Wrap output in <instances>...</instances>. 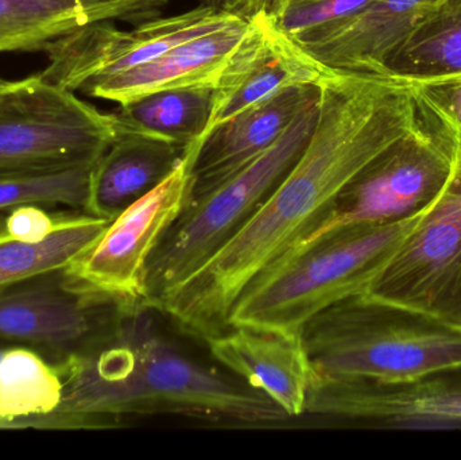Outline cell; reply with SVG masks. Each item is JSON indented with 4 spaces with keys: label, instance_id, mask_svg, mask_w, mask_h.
I'll return each mask as SVG.
<instances>
[{
    "label": "cell",
    "instance_id": "6da1fadb",
    "mask_svg": "<svg viewBox=\"0 0 461 460\" xmlns=\"http://www.w3.org/2000/svg\"><path fill=\"white\" fill-rule=\"evenodd\" d=\"M308 145L259 210L158 312L207 342L226 331L246 286L324 218L339 194L390 145L411 131L419 108L409 81L330 70Z\"/></svg>",
    "mask_w": 461,
    "mask_h": 460
},
{
    "label": "cell",
    "instance_id": "7a4b0ae2",
    "mask_svg": "<svg viewBox=\"0 0 461 460\" xmlns=\"http://www.w3.org/2000/svg\"><path fill=\"white\" fill-rule=\"evenodd\" d=\"M146 311H116L84 347L54 364L62 401L42 428H103L124 418L159 415L270 428L292 419L226 369L165 339Z\"/></svg>",
    "mask_w": 461,
    "mask_h": 460
},
{
    "label": "cell",
    "instance_id": "3957f363",
    "mask_svg": "<svg viewBox=\"0 0 461 460\" xmlns=\"http://www.w3.org/2000/svg\"><path fill=\"white\" fill-rule=\"evenodd\" d=\"M432 202L398 221L344 227L295 246L241 292L230 308L229 327L301 334L322 311L363 296Z\"/></svg>",
    "mask_w": 461,
    "mask_h": 460
},
{
    "label": "cell",
    "instance_id": "277c9868",
    "mask_svg": "<svg viewBox=\"0 0 461 460\" xmlns=\"http://www.w3.org/2000/svg\"><path fill=\"white\" fill-rule=\"evenodd\" d=\"M301 338L313 377L400 383L461 370V332L363 296L322 311Z\"/></svg>",
    "mask_w": 461,
    "mask_h": 460
},
{
    "label": "cell",
    "instance_id": "5b68a950",
    "mask_svg": "<svg viewBox=\"0 0 461 460\" xmlns=\"http://www.w3.org/2000/svg\"><path fill=\"white\" fill-rule=\"evenodd\" d=\"M319 100L259 157L210 191L189 199L151 254L146 272V310H158L259 210L308 145Z\"/></svg>",
    "mask_w": 461,
    "mask_h": 460
},
{
    "label": "cell",
    "instance_id": "8992f818",
    "mask_svg": "<svg viewBox=\"0 0 461 460\" xmlns=\"http://www.w3.org/2000/svg\"><path fill=\"white\" fill-rule=\"evenodd\" d=\"M113 138L110 113L38 75L0 94V177L96 162Z\"/></svg>",
    "mask_w": 461,
    "mask_h": 460
},
{
    "label": "cell",
    "instance_id": "52a82bcc",
    "mask_svg": "<svg viewBox=\"0 0 461 460\" xmlns=\"http://www.w3.org/2000/svg\"><path fill=\"white\" fill-rule=\"evenodd\" d=\"M419 113L416 126L368 164L295 246L344 227L398 221L438 196L454 169L457 143L420 108Z\"/></svg>",
    "mask_w": 461,
    "mask_h": 460
},
{
    "label": "cell",
    "instance_id": "ba28073f",
    "mask_svg": "<svg viewBox=\"0 0 461 460\" xmlns=\"http://www.w3.org/2000/svg\"><path fill=\"white\" fill-rule=\"evenodd\" d=\"M363 297L461 332V150L424 218Z\"/></svg>",
    "mask_w": 461,
    "mask_h": 460
},
{
    "label": "cell",
    "instance_id": "9c48e42d",
    "mask_svg": "<svg viewBox=\"0 0 461 460\" xmlns=\"http://www.w3.org/2000/svg\"><path fill=\"white\" fill-rule=\"evenodd\" d=\"M191 157L134 204L122 211L91 248L65 272L77 288L113 302L118 310H146V272L165 231L189 202Z\"/></svg>",
    "mask_w": 461,
    "mask_h": 460
},
{
    "label": "cell",
    "instance_id": "30bf717a",
    "mask_svg": "<svg viewBox=\"0 0 461 460\" xmlns=\"http://www.w3.org/2000/svg\"><path fill=\"white\" fill-rule=\"evenodd\" d=\"M116 311L77 288L65 267L43 273L0 289V346L32 348L59 364L99 334Z\"/></svg>",
    "mask_w": 461,
    "mask_h": 460
},
{
    "label": "cell",
    "instance_id": "8fae6325",
    "mask_svg": "<svg viewBox=\"0 0 461 460\" xmlns=\"http://www.w3.org/2000/svg\"><path fill=\"white\" fill-rule=\"evenodd\" d=\"M328 72L276 26L267 8H259L249 15L246 34L216 81L212 113L204 135L290 86H319Z\"/></svg>",
    "mask_w": 461,
    "mask_h": 460
},
{
    "label": "cell",
    "instance_id": "7c38bea8",
    "mask_svg": "<svg viewBox=\"0 0 461 460\" xmlns=\"http://www.w3.org/2000/svg\"><path fill=\"white\" fill-rule=\"evenodd\" d=\"M305 415L376 423H461V381L386 383L312 375Z\"/></svg>",
    "mask_w": 461,
    "mask_h": 460
},
{
    "label": "cell",
    "instance_id": "4fadbf2b",
    "mask_svg": "<svg viewBox=\"0 0 461 460\" xmlns=\"http://www.w3.org/2000/svg\"><path fill=\"white\" fill-rule=\"evenodd\" d=\"M319 97L320 86H290L213 127L186 150L192 161L191 197L210 191L267 150Z\"/></svg>",
    "mask_w": 461,
    "mask_h": 460
},
{
    "label": "cell",
    "instance_id": "5bb4252c",
    "mask_svg": "<svg viewBox=\"0 0 461 460\" xmlns=\"http://www.w3.org/2000/svg\"><path fill=\"white\" fill-rule=\"evenodd\" d=\"M205 343L227 372L265 394L290 418L305 415L312 369L301 334L230 326Z\"/></svg>",
    "mask_w": 461,
    "mask_h": 460
},
{
    "label": "cell",
    "instance_id": "9a60e30c",
    "mask_svg": "<svg viewBox=\"0 0 461 460\" xmlns=\"http://www.w3.org/2000/svg\"><path fill=\"white\" fill-rule=\"evenodd\" d=\"M438 2L373 0L357 15L294 41L327 69L384 75L387 57Z\"/></svg>",
    "mask_w": 461,
    "mask_h": 460
},
{
    "label": "cell",
    "instance_id": "2e32d148",
    "mask_svg": "<svg viewBox=\"0 0 461 460\" xmlns=\"http://www.w3.org/2000/svg\"><path fill=\"white\" fill-rule=\"evenodd\" d=\"M249 27V15L229 27L188 41L164 56L108 77L86 83L80 92L108 102L124 103L164 89L213 86Z\"/></svg>",
    "mask_w": 461,
    "mask_h": 460
},
{
    "label": "cell",
    "instance_id": "e0dca14e",
    "mask_svg": "<svg viewBox=\"0 0 461 460\" xmlns=\"http://www.w3.org/2000/svg\"><path fill=\"white\" fill-rule=\"evenodd\" d=\"M188 149L148 135L116 132L92 169L86 213L113 221L161 184Z\"/></svg>",
    "mask_w": 461,
    "mask_h": 460
},
{
    "label": "cell",
    "instance_id": "ac0fdd59",
    "mask_svg": "<svg viewBox=\"0 0 461 460\" xmlns=\"http://www.w3.org/2000/svg\"><path fill=\"white\" fill-rule=\"evenodd\" d=\"M213 86H183L146 95L110 113L116 132H134L192 148L210 124Z\"/></svg>",
    "mask_w": 461,
    "mask_h": 460
},
{
    "label": "cell",
    "instance_id": "d6986e66",
    "mask_svg": "<svg viewBox=\"0 0 461 460\" xmlns=\"http://www.w3.org/2000/svg\"><path fill=\"white\" fill-rule=\"evenodd\" d=\"M243 16L221 5H202L178 15L145 22L131 32L118 29L102 72L92 80L148 64L188 41L236 23Z\"/></svg>",
    "mask_w": 461,
    "mask_h": 460
},
{
    "label": "cell",
    "instance_id": "ffe728a7",
    "mask_svg": "<svg viewBox=\"0 0 461 460\" xmlns=\"http://www.w3.org/2000/svg\"><path fill=\"white\" fill-rule=\"evenodd\" d=\"M62 391L53 364L32 348L8 347L0 358V429L42 428Z\"/></svg>",
    "mask_w": 461,
    "mask_h": 460
},
{
    "label": "cell",
    "instance_id": "44dd1931",
    "mask_svg": "<svg viewBox=\"0 0 461 460\" xmlns=\"http://www.w3.org/2000/svg\"><path fill=\"white\" fill-rule=\"evenodd\" d=\"M384 75L402 80L461 75V0H438L387 57Z\"/></svg>",
    "mask_w": 461,
    "mask_h": 460
},
{
    "label": "cell",
    "instance_id": "7402d4cb",
    "mask_svg": "<svg viewBox=\"0 0 461 460\" xmlns=\"http://www.w3.org/2000/svg\"><path fill=\"white\" fill-rule=\"evenodd\" d=\"M3 215L0 212V289L43 273L64 269L94 245L111 221L70 211L46 239L27 243L5 234Z\"/></svg>",
    "mask_w": 461,
    "mask_h": 460
},
{
    "label": "cell",
    "instance_id": "603a6c76",
    "mask_svg": "<svg viewBox=\"0 0 461 460\" xmlns=\"http://www.w3.org/2000/svg\"><path fill=\"white\" fill-rule=\"evenodd\" d=\"M102 18L83 0H0V53L43 51L65 32Z\"/></svg>",
    "mask_w": 461,
    "mask_h": 460
},
{
    "label": "cell",
    "instance_id": "cb8c5ba5",
    "mask_svg": "<svg viewBox=\"0 0 461 460\" xmlns=\"http://www.w3.org/2000/svg\"><path fill=\"white\" fill-rule=\"evenodd\" d=\"M95 164L0 177V212L32 204L86 213Z\"/></svg>",
    "mask_w": 461,
    "mask_h": 460
},
{
    "label": "cell",
    "instance_id": "d4e9b609",
    "mask_svg": "<svg viewBox=\"0 0 461 460\" xmlns=\"http://www.w3.org/2000/svg\"><path fill=\"white\" fill-rule=\"evenodd\" d=\"M373 0H273L268 15L285 34L295 38L346 21Z\"/></svg>",
    "mask_w": 461,
    "mask_h": 460
},
{
    "label": "cell",
    "instance_id": "484cf974",
    "mask_svg": "<svg viewBox=\"0 0 461 460\" xmlns=\"http://www.w3.org/2000/svg\"><path fill=\"white\" fill-rule=\"evenodd\" d=\"M408 81L417 107L443 126L461 150V75Z\"/></svg>",
    "mask_w": 461,
    "mask_h": 460
},
{
    "label": "cell",
    "instance_id": "4316f807",
    "mask_svg": "<svg viewBox=\"0 0 461 460\" xmlns=\"http://www.w3.org/2000/svg\"><path fill=\"white\" fill-rule=\"evenodd\" d=\"M3 230L8 237L21 242H42L59 226L64 212L51 213L40 205H19L5 211Z\"/></svg>",
    "mask_w": 461,
    "mask_h": 460
},
{
    "label": "cell",
    "instance_id": "83f0119b",
    "mask_svg": "<svg viewBox=\"0 0 461 460\" xmlns=\"http://www.w3.org/2000/svg\"><path fill=\"white\" fill-rule=\"evenodd\" d=\"M102 21L132 19L167 5V0H83Z\"/></svg>",
    "mask_w": 461,
    "mask_h": 460
},
{
    "label": "cell",
    "instance_id": "f1b7e54d",
    "mask_svg": "<svg viewBox=\"0 0 461 460\" xmlns=\"http://www.w3.org/2000/svg\"><path fill=\"white\" fill-rule=\"evenodd\" d=\"M14 81H7L3 80V78H0V94H2L3 91H5V89L10 88L11 86H13Z\"/></svg>",
    "mask_w": 461,
    "mask_h": 460
},
{
    "label": "cell",
    "instance_id": "f546056e",
    "mask_svg": "<svg viewBox=\"0 0 461 460\" xmlns=\"http://www.w3.org/2000/svg\"><path fill=\"white\" fill-rule=\"evenodd\" d=\"M8 347H5V346H0V358H2L3 354H5V351L7 350Z\"/></svg>",
    "mask_w": 461,
    "mask_h": 460
}]
</instances>
